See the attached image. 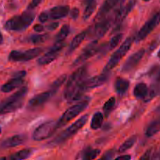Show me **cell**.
Wrapping results in <instances>:
<instances>
[{
	"instance_id": "cell-30",
	"label": "cell",
	"mask_w": 160,
	"mask_h": 160,
	"mask_svg": "<svg viewBox=\"0 0 160 160\" xmlns=\"http://www.w3.org/2000/svg\"><path fill=\"white\" fill-rule=\"evenodd\" d=\"M70 26L69 25H63L61 28L60 31H59L56 36V42H62L65 40L66 38L68 36L69 33H70Z\"/></svg>"
},
{
	"instance_id": "cell-46",
	"label": "cell",
	"mask_w": 160,
	"mask_h": 160,
	"mask_svg": "<svg viewBox=\"0 0 160 160\" xmlns=\"http://www.w3.org/2000/svg\"><path fill=\"white\" fill-rule=\"evenodd\" d=\"M156 112H160V105L156 109Z\"/></svg>"
},
{
	"instance_id": "cell-21",
	"label": "cell",
	"mask_w": 160,
	"mask_h": 160,
	"mask_svg": "<svg viewBox=\"0 0 160 160\" xmlns=\"http://www.w3.org/2000/svg\"><path fill=\"white\" fill-rule=\"evenodd\" d=\"M100 154L99 149H91V148H85L82 152L78 155L76 157L77 159H87L91 160L96 159L98 155Z\"/></svg>"
},
{
	"instance_id": "cell-15",
	"label": "cell",
	"mask_w": 160,
	"mask_h": 160,
	"mask_svg": "<svg viewBox=\"0 0 160 160\" xmlns=\"http://www.w3.org/2000/svg\"><path fill=\"white\" fill-rule=\"evenodd\" d=\"M53 94L50 91L45 92H42V93H39L38 95H36L35 96L33 97L29 102H28V108L30 109H38V108L42 106V105L45 104L48 100H49V98H51V96Z\"/></svg>"
},
{
	"instance_id": "cell-44",
	"label": "cell",
	"mask_w": 160,
	"mask_h": 160,
	"mask_svg": "<svg viewBox=\"0 0 160 160\" xmlns=\"http://www.w3.org/2000/svg\"><path fill=\"white\" fill-rule=\"evenodd\" d=\"M3 42V37H2V34L1 31H0V45L1 44H2Z\"/></svg>"
},
{
	"instance_id": "cell-31",
	"label": "cell",
	"mask_w": 160,
	"mask_h": 160,
	"mask_svg": "<svg viewBox=\"0 0 160 160\" xmlns=\"http://www.w3.org/2000/svg\"><path fill=\"white\" fill-rule=\"evenodd\" d=\"M96 5H97V2L95 1V0L91 2L90 3H88V4H87V7L85 8V10H84V14H83V19H84V20H88V19L91 17V15L93 13L95 8H96Z\"/></svg>"
},
{
	"instance_id": "cell-49",
	"label": "cell",
	"mask_w": 160,
	"mask_h": 160,
	"mask_svg": "<svg viewBox=\"0 0 160 160\" xmlns=\"http://www.w3.org/2000/svg\"><path fill=\"white\" fill-rule=\"evenodd\" d=\"M144 1H145V2H148V1H149V0H144Z\"/></svg>"
},
{
	"instance_id": "cell-5",
	"label": "cell",
	"mask_w": 160,
	"mask_h": 160,
	"mask_svg": "<svg viewBox=\"0 0 160 160\" xmlns=\"http://www.w3.org/2000/svg\"><path fill=\"white\" fill-rule=\"evenodd\" d=\"M88 103L89 99L85 98V99L82 100L80 102L77 103V104L73 105V106H70L69 109H67L65 111V112L62 114V117L59 118V120L56 122L58 129L62 128V127L65 126L70 120H72L75 117H78V115H80V113H81L88 107Z\"/></svg>"
},
{
	"instance_id": "cell-2",
	"label": "cell",
	"mask_w": 160,
	"mask_h": 160,
	"mask_svg": "<svg viewBox=\"0 0 160 160\" xmlns=\"http://www.w3.org/2000/svg\"><path fill=\"white\" fill-rule=\"evenodd\" d=\"M35 17V13L31 11V9H28L20 15L14 16L6 22L4 28L7 31H21L27 29L31 24Z\"/></svg>"
},
{
	"instance_id": "cell-7",
	"label": "cell",
	"mask_w": 160,
	"mask_h": 160,
	"mask_svg": "<svg viewBox=\"0 0 160 160\" xmlns=\"http://www.w3.org/2000/svg\"><path fill=\"white\" fill-rule=\"evenodd\" d=\"M57 123L54 120H49L39 125L33 133L32 138L34 141L40 142L51 137L57 130Z\"/></svg>"
},
{
	"instance_id": "cell-17",
	"label": "cell",
	"mask_w": 160,
	"mask_h": 160,
	"mask_svg": "<svg viewBox=\"0 0 160 160\" xmlns=\"http://www.w3.org/2000/svg\"><path fill=\"white\" fill-rule=\"evenodd\" d=\"M109 78V74L108 73H102V74L98 75V76L92 77L91 78H86L84 81V85H85L86 89H92L95 88L102 86L105 82H106Z\"/></svg>"
},
{
	"instance_id": "cell-20",
	"label": "cell",
	"mask_w": 160,
	"mask_h": 160,
	"mask_svg": "<svg viewBox=\"0 0 160 160\" xmlns=\"http://www.w3.org/2000/svg\"><path fill=\"white\" fill-rule=\"evenodd\" d=\"M23 78H19V77H14L13 78L9 80L6 83H5L3 85H2L1 91L5 93H8V92H12L15 90L17 88H20V86L23 84Z\"/></svg>"
},
{
	"instance_id": "cell-24",
	"label": "cell",
	"mask_w": 160,
	"mask_h": 160,
	"mask_svg": "<svg viewBox=\"0 0 160 160\" xmlns=\"http://www.w3.org/2000/svg\"><path fill=\"white\" fill-rule=\"evenodd\" d=\"M86 36H87V31H82V32L80 33V34H77V35L73 38V40H72L71 43H70L68 53H70L73 51H74V50L82 43V42L84 40Z\"/></svg>"
},
{
	"instance_id": "cell-11",
	"label": "cell",
	"mask_w": 160,
	"mask_h": 160,
	"mask_svg": "<svg viewBox=\"0 0 160 160\" xmlns=\"http://www.w3.org/2000/svg\"><path fill=\"white\" fill-rule=\"evenodd\" d=\"M64 46H65V43L63 42V41L56 42V44L50 48L48 52H46L38 59V64L40 66H45L51 63L58 57L59 52L64 48Z\"/></svg>"
},
{
	"instance_id": "cell-3",
	"label": "cell",
	"mask_w": 160,
	"mask_h": 160,
	"mask_svg": "<svg viewBox=\"0 0 160 160\" xmlns=\"http://www.w3.org/2000/svg\"><path fill=\"white\" fill-rule=\"evenodd\" d=\"M28 91V87L22 88L18 92L0 102V114L9 113L20 109L23 105Z\"/></svg>"
},
{
	"instance_id": "cell-19",
	"label": "cell",
	"mask_w": 160,
	"mask_h": 160,
	"mask_svg": "<svg viewBox=\"0 0 160 160\" xmlns=\"http://www.w3.org/2000/svg\"><path fill=\"white\" fill-rule=\"evenodd\" d=\"M27 140V137L23 134H17L12 137L9 138L3 141L1 144V146L2 148H12V147L18 146L22 145Z\"/></svg>"
},
{
	"instance_id": "cell-6",
	"label": "cell",
	"mask_w": 160,
	"mask_h": 160,
	"mask_svg": "<svg viewBox=\"0 0 160 160\" xmlns=\"http://www.w3.org/2000/svg\"><path fill=\"white\" fill-rule=\"evenodd\" d=\"M133 42H134V38L132 37H128L123 42V43L120 45V48L112 55V56L109 59V62L105 66L104 69L102 70V73H109L111 70H112L120 62L122 58L130 50L131 45H132Z\"/></svg>"
},
{
	"instance_id": "cell-18",
	"label": "cell",
	"mask_w": 160,
	"mask_h": 160,
	"mask_svg": "<svg viewBox=\"0 0 160 160\" xmlns=\"http://www.w3.org/2000/svg\"><path fill=\"white\" fill-rule=\"evenodd\" d=\"M70 12V7L68 6H58L52 8L48 12V16L52 20H59L64 18Z\"/></svg>"
},
{
	"instance_id": "cell-32",
	"label": "cell",
	"mask_w": 160,
	"mask_h": 160,
	"mask_svg": "<svg viewBox=\"0 0 160 160\" xmlns=\"http://www.w3.org/2000/svg\"><path fill=\"white\" fill-rule=\"evenodd\" d=\"M48 34H33L29 38V42H31L32 44H40L42 42H45L48 39Z\"/></svg>"
},
{
	"instance_id": "cell-40",
	"label": "cell",
	"mask_w": 160,
	"mask_h": 160,
	"mask_svg": "<svg viewBox=\"0 0 160 160\" xmlns=\"http://www.w3.org/2000/svg\"><path fill=\"white\" fill-rule=\"evenodd\" d=\"M151 152H152V149L148 150L144 154V156H142L141 157V159H151Z\"/></svg>"
},
{
	"instance_id": "cell-16",
	"label": "cell",
	"mask_w": 160,
	"mask_h": 160,
	"mask_svg": "<svg viewBox=\"0 0 160 160\" xmlns=\"http://www.w3.org/2000/svg\"><path fill=\"white\" fill-rule=\"evenodd\" d=\"M134 6H135V0H131L128 4L121 6L117 9V12L113 17V23H115L116 26H119V24L121 23V22L126 18L127 16L132 10Z\"/></svg>"
},
{
	"instance_id": "cell-38",
	"label": "cell",
	"mask_w": 160,
	"mask_h": 160,
	"mask_svg": "<svg viewBox=\"0 0 160 160\" xmlns=\"http://www.w3.org/2000/svg\"><path fill=\"white\" fill-rule=\"evenodd\" d=\"M78 16H79V9L78 8H73V9L70 10V17L73 20H76L78 19Z\"/></svg>"
},
{
	"instance_id": "cell-23",
	"label": "cell",
	"mask_w": 160,
	"mask_h": 160,
	"mask_svg": "<svg viewBox=\"0 0 160 160\" xmlns=\"http://www.w3.org/2000/svg\"><path fill=\"white\" fill-rule=\"evenodd\" d=\"M130 86V82L128 80L124 79V78H118L115 81L114 84V88L117 92V94L119 95H123L126 93L127 91L128 90Z\"/></svg>"
},
{
	"instance_id": "cell-25",
	"label": "cell",
	"mask_w": 160,
	"mask_h": 160,
	"mask_svg": "<svg viewBox=\"0 0 160 160\" xmlns=\"http://www.w3.org/2000/svg\"><path fill=\"white\" fill-rule=\"evenodd\" d=\"M160 131V117L152 122L146 130L145 134L148 137H152Z\"/></svg>"
},
{
	"instance_id": "cell-9",
	"label": "cell",
	"mask_w": 160,
	"mask_h": 160,
	"mask_svg": "<svg viewBox=\"0 0 160 160\" xmlns=\"http://www.w3.org/2000/svg\"><path fill=\"white\" fill-rule=\"evenodd\" d=\"M113 23V19L110 17H107L95 22L92 29H88L87 31V34L90 36V38H95L96 39H99L102 38L106 34L110 28L111 25Z\"/></svg>"
},
{
	"instance_id": "cell-47",
	"label": "cell",
	"mask_w": 160,
	"mask_h": 160,
	"mask_svg": "<svg viewBox=\"0 0 160 160\" xmlns=\"http://www.w3.org/2000/svg\"><path fill=\"white\" fill-rule=\"evenodd\" d=\"M93 0H85V2L87 3V4H88V3H90L91 2H92Z\"/></svg>"
},
{
	"instance_id": "cell-36",
	"label": "cell",
	"mask_w": 160,
	"mask_h": 160,
	"mask_svg": "<svg viewBox=\"0 0 160 160\" xmlns=\"http://www.w3.org/2000/svg\"><path fill=\"white\" fill-rule=\"evenodd\" d=\"M49 18V16H48V13L46 12H43L38 16V20L41 22V23H45Z\"/></svg>"
},
{
	"instance_id": "cell-50",
	"label": "cell",
	"mask_w": 160,
	"mask_h": 160,
	"mask_svg": "<svg viewBox=\"0 0 160 160\" xmlns=\"http://www.w3.org/2000/svg\"><path fill=\"white\" fill-rule=\"evenodd\" d=\"M1 132H2V130H1V128H0V134H1Z\"/></svg>"
},
{
	"instance_id": "cell-34",
	"label": "cell",
	"mask_w": 160,
	"mask_h": 160,
	"mask_svg": "<svg viewBox=\"0 0 160 160\" xmlns=\"http://www.w3.org/2000/svg\"><path fill=\"white\" fill-rule=\"evenodd\" d=\"M116 104V98L114 97H111L107 102L104 104V106H103V110L104 112H109L112 109V108L114 107Z\"/></svg>"
},
{
	"instance_id": "cell-4",
	"label": "cell",
	"mask_w": 160,
	"mask_h": 160,
	"mask_svg": "<svg viewBox=\"0 0 160 160\" xmlns=\"http://www.w3.org/2000/svg\"><path fill=\"white\" fill-rule=\"evenodd\" d=\"M88 120V114L82 116L81 118L78 119L73 124H71L69 128H67V129H66L61 134H59L54 140L52 141L50 144L52 145H58L65 142L69 138L73 137L75 134H77L84 126V124L87 123Z\"/></svg>"
},
{
	"instance_id": "cell-13",
	"label": "cell",
	"mask_w": 160,
	"mask_h": 160,
	"mask_svg": "<svg viewBox=\"0 0 160 160\" xmlns=\"http://www.w3.org/2000/svg\"><path fill=\"white\" fill-rule=\"evenodd\" d=\"M145 53V50L144 48L138 50V52H134V54L131 55L129 58L126 60V62L123 64V67L121 69V71L123 73H128L131 71L133 69L136 67V66L140 62L142 59L143 58L144 55Z\"/></svg>"
},
{
	"instance_id": "cell-12",
	"label": "cell",
	"mask_w": 160,
	"mask_h": 160,
	"mask_svg": "<svg viewBox=\"0 0 160 160\" xmlns=\"http://www.w3.org/2000/svg\"><path fill=\"white\" fill-rule=\"evenodd\" d=\"M99 48L100 46H98V45L97 40L92 42V43L88 45L87 46L83 49L82 52L81 53V55H80V56L74 60L73 65L79 66L81 65V64H82L83 62H85L87 59H88L89 58L92 57V56H95L98 52H99Z\"/></svg>"
},
{
	"instance_id": "cell-37",
	"label": "cell",
	"mask_w": 160,
	"mask_h": 160,
	"mask_svg": "<svg viewBox=\"0 0 160 160\" xmlns=\"http://www.w3.org/2000/svg\"><path fill=\"white\" fill-rule=\"evenodd\" d=\"M42 0H32V1H31V2L29 4V6H28V9H31V10H32L33 9H34L35 7H37V6H38L41 2H42Z\"/></svg>"
},
{
	"instance_id": "cell-48",
	"label": "cell",
	"mask_w": 160,
	"mask_h": 160,
	"mask_svg": "<svg viewBox=\"0 0 160 160\" xmlns=\"http://www.w3.org/2000/svg\"><path fill=\"white\" fill-rule=\"evenodd\" d=\"M158 57L160 58V49H159V51L158 52Z\"/></svg>"
},
{
	"instance_id": "cell-8",
	"label": "cell",
	"mask_w": 160,
	"mask_h": 160,
	"mask_svg": "<svg viewBox=\"0 0 160 160\" xmlns=\"http://www.w3.org/2000/svg\"><path fill=\"white\" fill-rule=\"evenodd\" d=\"M42 52V48H34L26 51L13 50L9 53L8 59L11 62H27L40 56Z\"/></svg>"
},
{
	"instance_id": "cell-39",
	"label": "cell",
	"mask_w": 160,
	"mask_h": 160,
	"mask_svg": "<svg viewBox=\"0 0 160 160\" xmlns=\"http://www.w3.org/2000/svg\"><path fill=\"white\" fill-rule=\"evenodd\" d=\"M58 27H59V22H53V23H51L48 25H47L46 28L48 31H54Z\"/></svg>"
},
{
	"instance_id": "cell-22",
	"label": "cell",
	"mask_w": 160,
	"mask_h": 160,
	"mask_svg": "<svg viewBox=\"0 0 160 160\" xmlns=\"http://www.w3.org/2000/svg\"><path fill=\"white\" fill-rule=\"evenodd\" d=\"M148 86L145 83H139L134 87V95L138 99H145L148 96Z\"/></svg>"
},
{
	"instance_id": "cell-45",
	"label": "cell",
	"mask_w": 160,
	"mask_h": 160,
	"mask_svg": "<svg viewBox=\"0 0 160 160\" xmlns=\"http://www.w3.org/2000/svg\"><path fill=\"white\" fill-rule=\"evenodd\" d=\"M156 80H157V81H160V70L159 71V73H158L157 77H156Z\"/></svg>"
},
{
	"instance_id": "cell-28",
	"label": "cell",
	"mask_w": 160,
	"mask_h": 160,
	"mask_svg": "<svg viewBox=\"0 0 160 160\" xmlns=\"http://www.w3.org/2000/svg\"><path fill=\"white\" fill-rule=\"evenodd\" d=\"M136 141H137V137H136V136L134 135L132 136V137L129 138L124 143H123L120 145L118 151L119 153H123L124 152L128 151V149H130V148L135 144Z\"/></svg>"
},
{
	"instance_id": "cell-43",
	"label": "cell",
	"mask_w": 160,
	"mask_h": 160,
	"mask_svg": "<svg viewBox=\"0 0 160 160\" xmlns=\"http://www.w3.org/2000/svg\"><path fill=\"white\" fill-rule=\"evenodd\" d=\"M152 158L154 159H160V149L158 152H156V154H154V156H153Z\"/></svg>"
},
{
	"instance_id": "cell-41",
	"label": "cell",
	"mask_w": 160,
	"mask_h": 160,
	"mask_svg": "<svg viewBox=\"0 0 160 160\" xmlns=\"http://www.w3.org/2000/svg\"><path fill=\"white\" fill-rule=\"evenodd\" d=\"M34 30L37 32H42V31H44V27L42 26V24H36L35 26L34 27Z\"/></svg>"
},
{
	"instance_id": "cell-26",
	"label": "cell",
	"mask_w": 160,
	"mask_h": 160,
	"mask_svg": "<svg viewBox=\"0 0 160 160\" xmlns=\"http://www.w3.org/2000/svg\"><path fill=\"white\" fill-rule=\"evenodd\" d=\"M33 152V150L31 148H26V149L20 150L18 152L15 153L12 156H9V159L12 160H21L28 159L31 156Z\"/></svg>"
},
{
	"instance_id": "cell-42",
	"label": "cell",
	"mask_w": 160,
	"mask_h": 160,
	"mask_svg": "<svg viewBox=\"0 0 160 160\" xmlns=\"http://www.w3.org/2000/svg\"><path fill=\"white\" fill-rule=\"evenodd\" d=\"M131 159V156H129V155H124V156H120L119 157H117V160H120V159H123V160H129Z\"/></svg>"
},
{
	"instance_id": "cell-1",
	"label": "cell",
	"mask_w": 160,
	"mask_h": 160,
	"mask_svg": "<svg viewBox=\"0 0 160 160\" xmlns=\"http://www.w3.org/2000/svg\"><path fill=\"white\" fill-rule=\"evenodd\" d=\"M87 78L88 67L86 66L79 67L72 73L69 78L63 92L64 98L67 102H73L81 98L87 91L84 86V81Z\"/></svg>"
},
{
	"instance_id": "cell-33",
	"label": "cell",
	"mask_w": 160,
	"mask_h": 160,
	"mask_svg": "<svg viewBox=\"0 0 160 160\" xmlns=\"http://www.w3.org/2000/svg\"><path fill=\"white\" fill-rule=\"evenodd\" d=\"M122 38H123V34H117L115 36H113L111 38V40L109 41V43H108L109 50L113 49L114 48H116L119 45V43L121 42Z\"/></svg>"
},
{
	"instance_id": "cell-29",
	"label": "cell",
	"mask_w": 160,
	"mask_h": 160,
	"mask_svg": "<svg viewBox=\"0 0 160 160\" xmlns=\"http://www.w3.org/2000/svg\"><path fill=\"white\" fill-rule=\"evenodd\" d=\"M66 79H67V75L66 74L61 75L59 78H58L57 79H56V81L51 84V86H50V90H49L50 92L54 95V93H56V91H57L58 89L62 85V84L65 82Z\"/></svg>"
},
{
	"instance_id": "cell-35",
	"label": "cell",
	"mask_w": 160,
	"mask_h": 160,
	"mask_svg": "<svg viewBox=\"0 0 160 160\" xmlns=\"http://www.w3.org/2000/svg\"><path fill=\"white\" fill-rule=\"evenodd\" d=\"M114 156H115V153H114L113 150H109V151L106 152V153H104V155L101 157V159H105V160L112 159H113Z\"/></svg>"
},
{
	"instance_id": "cell-10",
	"label": "cell",
	"mask_w": 160,
	"mask_h": 160,
	"mask_svg": "<svg viewBox=\"0 0 160 160\" xmlns=\"http://www.w3.org/2000/svg\"><path fill=\"white\" fill-rule=\"evenodd\" d=\"M160 23V10L156 12L151 19L148 20L140 29L138 35L136 37L135 41L137 42L144 40L156 27Z\"/></svg>"
},
{
	"instance_id": "cell-14",
	"label": "cell",
	"mask_w": 160,
	"mask_h": 160,
	"mask_svg": "<svg viewBox=\"0 0 160 160\" xmlns=\"http://www.w3.org/2000/svg\"><path fill=\"white\" fill-rule=\"evenodd\" d=\"M125 0H106L98 10L95 18V22L99 21V20L106 18L107 14H109L113 8H115L117 5L123 4Z\"/></svg>"
},
{
	"instance_id": "cell-27",
	"label": "cell",
	"mask_w": 160,
	"mask_h": 160,
	"mask_svg": "<svg viewBox=\"0 0 160 160\" xmlns=\"http://www.w3.org/2000/svg\"><path fill=\"white\" fill-rule=\"evenodd\" d=\"M103 115L102 112H97L94 114L91 121V128L92 130H97L100 128L103 123Z\"/></svg>"
}]
</instances>
